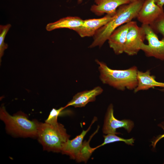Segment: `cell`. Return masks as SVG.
<instances>
[{
  "label": "cell",
  "instance_id": "6da1fadb",
  "mask_svg": "<svg viewBox=\"0 0 164 164\" xmlns=\"http://www.w3.org/2000/svg\"><path fill=\"white\" fill-rule=\"evenodd\" d=\"M144 1L130 2L119 6L112 19L96 31L89 48L101 47L115 29L136 18Z\"/></svg>",
  "mask_w": 164,
  "mask_h": 164
},
{
  "label": "cell",
  "instance_id": "7a4b0ae2",
  "mask_svg": "<svg viewBox=\"0 0 164 164\" xmlns=\"http://www.w3.org/2000/svg\"><path fill=\"white\" fill-rule=\"evenodd\" d=\"M95 61L98 65L100 79L103 83L121 91L134 90L136 87L138 70L136 66L126 70L113 69L104 62L98 60Z\"/></svg>",
  "mask_w": 164,
  "mask_h": 164
},
{
  "label": "cell",
  "instance_id": "3957f363",
  "mask_svg": "<svg viewBox=\"0 0 164 164\" xmlns=\"http://www.w3.org/2000/svg\"><path fill=\"white\" fill-rule=\"evenodd\" d=\"M70 137L62 124L51 125L38 122L37 137L44 150L61 152L63 145Z\"/></svg>",
  "mask_w": 164,
  "mask_h": 164
},
{
  "label": "cell",
  "instance_id": "277c9868",
  "mask_svg": "<svg viewBox=\"0 0 164 164\" xmlns=\"http://www.w3.org/2000/svg\"><path fill=\"white\" fill-rule=\"evenodd\" d=\"M0 118L5 124L6 131L11 135L21 137H37L38 121L30 120L23 113L12 116L3 106L0 108Z\"/></svg>",
  "mask_w": 164,
  "mask_h": 164
},
{
  "label": "cell",
  "instance_id": "5b68a950",
  "mask_svg": "<svg viewBox=\"0 0 164 164\" xmlns=\"http://www.w3.org/2000/svg\"><path fill=\"white\" fill-rule=\"evenodd\" d=\"M141 26L145 31L148 44L142 43L140 46V50L143 51L147 56L153 57L164 61V37L159 40L149 25L142 24Z\"/></svg>",
  "mask_w": 164,
  "mask_h": 164
},
{
  "label": "cell",
  "instance_id": "8992f818",
  "mask_svg": "<svg viewBox=\"0 0 164 164\" xmlns=\"http://www.w3.org/2000/svg\"><path fill=\"white\" fill-rule=\"evenodd\" d=\"M145 39L143 28L138 26L136 22L129 29L127 34L124 53L129 56L137 54L140 50V46Z\"/></svg>",
  "mask_w": 164,
  "mask_h": 164
},
{
  "label": "cell",
  "instance_id": "52a82bcc",
  "mask_svg": "<svg viewBox=\"0 0 164 164\" xmlns=\"http://www.w3.org/2000/svg\"><path fill=\"white\" fill-rule=\"evenodd\" d=\"M134 126L133 122L129 119L119 120L116 118L114 115L113 106L112 104L108 106L104 118L102 128L104 134H118L116 129L123 128L130 132Z\"/></svg>",
  "mask_w": 164,
  "mask_h": 164
},
{
  "label": "cell",
  "instance_id": "ba28073f",
  "mask_svg": "<svg viewBox=\"0 0 164 164\" xmlns=\"http://www.w3.org/2000/svg\"><path fill=\"white\" fill-rule=\"evenodd\" d=\"M155 0H144L136 18L142 24L150 26L164 11Z\"/></svg>",
  "mask_w": 164,
  "mask_h": 164
},
{
  "label": "cell",
  "instance_id": "9c48e42d",
  "mask_svg": "<svg viewBox=\"0 0 164 164\" xmlns=\"http://www.w3.org/2000/svg\"><path fill=\"white\" fill-rule=\"evenodd\" d=\"M135 22L132 21L120 26L109 37L108 40L109 46L115 54L119 55L124 52L127 33Z\"/></svg>",
  "mask_w": 164,
  "mask_h": 164
},
{
  "label": "cell",
  "instance_id": "30bf717a",
  "mask_svg": "<svg viewBox=\"0 0 164 164\" xmlns=\"http://www.w3.org/2000/svg\"><path fill=\"white\" fill-rule=\"evenodd\" d=\"M113 16L106 14L100 18L84 20L82 25L73 30L82 38L93 36L96 31L111 20Z\"/></svg>",
  "mask_w": 164,
  "mask_h": 164
},
{
  "label": "cell",
  "instance_id": "8fae6325",
  "mask_svg": "<svg viewBox=\"0 0 164 164\" xmlns=\"http://www.w3.org/2000/svg\"><path fill=\"white\" fill-rule=\"evenodd\" d=\"M95 2L91 7V11L100 16L104 13L114 16L119 6L130 2L128 0H95Z\"/></svg>",
  "mask_w": 164,
  "mask_h": 164
},
{
  "label": "cell",
  "instance_id": "7c38bea8",
  "mask_svg": "<svg viewBox=\"0 0 164 164\" xmlns=\"http://www.w3.org/2000/svg\"><path fill=\"white\" fill-rule=\"evenodd\" d=\"M103 90L100 86H97L90 90H86L77 93L72 99L65 105L66 108L73 106L75 108L85 107L88 103L94 101L96 97L101 94Z\"/></svg>",
  "mask_w": 164,
  "mask_h": 164
},
{
  "label": "cell",
  "instance_id": "4fadbf2b",
  "mask_svg": "<svg viewBox=\"0 0 164 164\" xmlns=\"http://www.w3.org/2000/svg\"><path fill=\"white\" fill-rule=\"evenodd\" d=\"M97 118L94 117L90 126L86 130H83L79 135L72 140L69 139L62 146L61 152L63 154L69 156L70 158L75 159L77 155L83 144L84 137L90 130L93 124L96 121Z\"/></svg>",
  "mask_w": 164,
  "mask_h": 164
},
{
  "label": "cell",
  "instance_id": "5bb4252c",
  "mask_svg": "<svg viewBox=\"0 0 164 164\" xmlns=\"http://www.w3.org/2000/svg\"><path fill=\"white\" fill-rule=\"evenodd\" d=\"M138 84L134 92L148 90L156 87H164V83L157 81L155 77L151 75L150 70L145 72L138 71L137 73Z\"/></svg>",
  "mask_w": 164,
  "mask_h": 164
},
{
  "label": "cell",
  "instance_id": "9a60e30c",
  "mask_svg": "<svg viewBox=\"0 0 164 164\" xmlns=\"http://www.w3.org/2000/svg\"><path fill=\"white\" fill-rule=\"evenodd\" d=\"M83 21V20L78 17L68 16L48 24L46 28L48 31L62 28H67L73 30L81 26Z\"/></svg>",
  "mask_w": 164,
  "mask_h": 164
},
{
  "label": "cell",
  "instance_id": "2e32d148",
  "mask_svg": "<svg viewBox=\"0 0 164 164\" xmlns=\"http://www.w3.org/2000/svg\"><path fill=\"white\" fill-rule=\"evenodd\" d=\"M99 128V126H98L96 130L90 136L88 141L83 142L75 159L77 162H87L92 153L96 150L95 148H92L90 147L89 143L92 137L98 132Z\"/></svg>",
  "mask_w": 164,
  "mask_h": 164
},
{
  "label": "cell",
  "instance_id": "e0dca14e",
  "mask_svg": "<svg viewBox=\"0 0 164 164\" xmlns=\"http://www.w3.org/2000/svg\"><path fill=\"white\" fill-rule=\"evenodd\" d=\"M114 134H108L106 135H104V141L101 145L95 147L96 149L98 148L104 146L106 144L116 142H123L126 144L131 145H133L135 139L133 138L128 139H125L117 136Z\"/></svg>",
  "mask_w": 164,
  "mask_h": 164
},
{
  "label": "cell",
  "instance_id": "ac0fdd59",
  "mask_svg": "<svg viewBox=\"0 0 164 164\" xmlns=\"http://www.w3.org/2000/svg\"><path fill=\"white\" fill-rule=\"evenodd\" d=\"M11 27L10 24H8L5 25L0 26V60L4 53L5 50L8 47V45L5 43L4 39L8 31Z\"/></svg>",
  "mask_w": 164,
  "mask_h": 164
},
{
  "label": "cell",
  "instance_id": "d6986e66",
  "mask_svg": "<svg viewBox=\"0 0 164 164\" xmlns=\"http://www.w3.org/2000/svg\"><path fill=\"white\" fill-rule=\"evenodd\" d=\"M65 108L64 107H61L58 109L53 108L47 118L45 120V122L51 125H56L58 124V117Z\"/></svg>",
  "mask_w": 164,
  "mask_h": 164
},
{
  "label": "cell",
  "instance_id": "ffe728a7",
  "mask_svg": "<svg viewBox=\"0 0 164 164\" xmlns=\"http://www.w3.org/2000/svg\"><path fill=\"white\" fill-rule=\"evenodd\" d=\"M150 26L155 32L160 33L164 37V12Z\"/></svg>",
  "mask_w": 164,
  "mask_h": 164
},
{
  "label": "cell",
  "instance_id": "44dd1931",
  "mask_svg": "<svg viewBox=\"0 0 164 164\" xmlns=\"http://www.w3.org/2000/svg\"><path fill=\"white\" fill-rule=\"evenodd\" d=\"M158 126L161 127L164 131V121H163L161 123L159 124ZM163 138H164V133L163 134L158 135L154 139L152 142V144L151 145L152 146L153 148L155 149L158 142Z\"/></svg>",
  "mask_w": 164,
  "mask_h": 164
},
{
  "label": "cell",
  "instance_id": "7402d4cb",
  "mask_svg": "<svg viewBox=\"0 0 164 164\" xmlns=\"http://www.w3.org/2000/svg\"><path fill=\"white\" fill-rule=\"evenodd\" d=\"M155 2L158 5L163 8L164 5V0H155Z\"/></svg>",
  "mask_w": 164,
  "mask_h": 164
},
{
  "label": "cell",
  "instance_id": "603a6c76",
  "mask_svg": "<svg viewBox=\"0 0 164 164\" xmlns=\"http://www.w3.org/2000/svg\"><path fill=\"white\" fill-rule=\"evenodd\" d=\"M128 0L130 1V2H132L139 1L142 0Z\"/></svg>",
  "mask_w": 164,
  "mask_h": 164
},
{
  "label": "cell",
  "instance_id": "cb8c5ba5",
  "mask_svg": "<svg viewBox=\"0 0 164 164\" xmlns=\"http://www.w3.org/2000/svg\"><path fill=\"white\" fill-rule=\"evenodd\" d=\"M78 2L79 3H81L82 1V0H78Z\"/></svg>",
  "mask_w": 164,
  "mask_h": 164
},
{
  "label": "cell",
  "instance_id": "d4e9b609",
  "mask_svg": "<svg viewBox=\"0 0 164 164\" xmlns=\"http://www.w3.org/2000/svg\"><path fill=\"white\" fill-rule=\"evenodd\" d=\"M163 164H164V162Z\"/></svg>",
  "mask_w": 164,
  "mask_h": 164
}]
</instances>
